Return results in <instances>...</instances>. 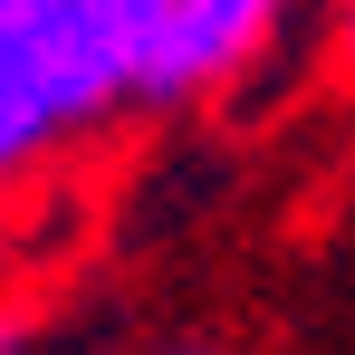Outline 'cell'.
<instances>
[{
  "mask_svg": "<svg viewBox=\"0 0 355 355\" xmlns=\"http://www.w3.org/2000/svg\"><path fill=\"white\" fill-rule=\"evenodd\" d=\"M297 0H87L125 106H202L279 49Z\"/></svg>",
  "mask_w": 355,
  "mask_h": 355,
  "instance_id": "obj_1",
  "label": "cell"
},
{
  "mask_svg": "<svg viewBox=\"0 0 355 355\" xmlns=\"http://www.w3.org/2000/svg\"><path fill=\"white\" fill-rule=\"evenodd\" d=\"M116 96V67L106 39L87 19V0H29V10H0V192L29 173L49 144L106 125Z\"/></svg>",
  "mask_w": 355,
  "mask_h": 355,
  "instance_id": "obj_2",
  "label": "cell"
},
{
  "mask_svg": "<svg viewBox=\"0 0 355 355\" xmlns=\"http://www.w3.org/2000/svg\"><path fill=\"white\" fill-rule=\"evenodd\" d=\"M0 355H67V336L39 317H0Z\"/></svg>",
  "mask_w": 355,
  "mask_h": 355,
  "instance_id": "obj_3",
  "label": "cell"
},
{
  "mask_svg": "<svg viewBox=\"0 0 355 355\" xmlns=\"http://www.w3.org/2000/svg\"><path fill=\"white\" fill-rule=\"evenodd\" d=\"M336 58L355 67V0H336Z\"/></svg>",
  "mask_w": 355,
  "mask_h": 355,
  "instance_id": "obj_4",
  "label": "cell"
},
{
  "mask_svg": "<svg viewBox=\"0 0 355 355\" xmlns=\"http://www.w3.org/2000/svg\"><path fill=\"white\" fill-rule=\"evenodd\" d=\"M144 355H221L211 336H164V346H144Z\"/></svg>",
  "mask_w": 355,
  "mask_h": 355,
  "instance_id": "obj_5",
  "label": "cell"
},
{
  "mask_svg": "<svg viewBox=\"0 0 355 355\" xmlns=\"http://www.w3.org/2000/svg\"><path fill=\"white\" fill-rule=\"evenodd\" d=\"M0 10H29V0H0Z\"/></svg>",
  "mask_w": 355,
  "mask_h": 355,
  "instance_id": "obj_6",
  "label": "cell"
}]
</instances>
